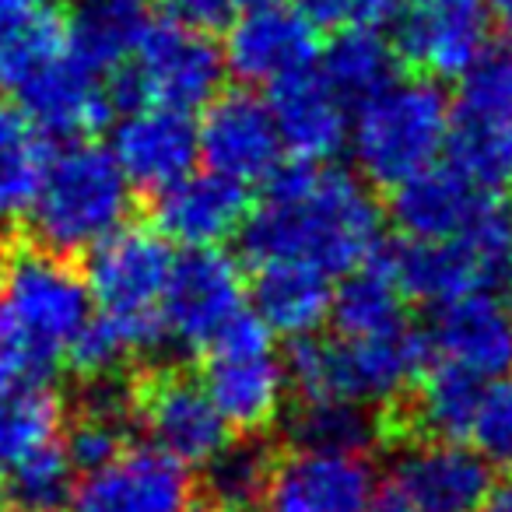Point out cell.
Here are the masks:
<instances>
[{
	"instance_id": "1",
	"label": "cell",
	"mask_w": 512,
	"mask_h": 512,
	"mask_svg": "<svg viewBox=\"0 0 512 512\" xmlns=\"http://www.w3.org/2000/svg\"><path fill=\"white\" fill-rule=\"evenodd\" d=\"M383 211L369 186L327 162L281 165L242 228V253L253 267L309 264L351 274L379 253Z\"/></svg>"
},
{
	"instance_id": "2",
	"label": "cell",
	"mask_w": 512,
	"mask_h": 512,
	"mask_svg": "<svg viewBox=\"0 0 512 512\" xmlns=\"http://www.w3.org/2000/svg\"><path fill=\"white\" fill-rule=\"evenodd\" d=\"M288 379L299 400H355V404L386 407L414 393L418 379L432 365L425 330L400 323L369 337H302L285 355Z\"/></svg>"
},
{
	"instance_id": "3",
	"label": "cell",
	"mask_w": 512,
	"mask_h": 512,
	"mask_svg": "<svg viewBox=\"0 0 512 512\" xmlns=\"http://www.w3.org/2000/svg\"><path fill=\"white\" fill-rule=\"evenodd\" d=\"M92 288L64 256L43 246H15L0 260V334L15 344L25 369L43 376L92 323Z\"/></svg>"
},
{
	"instance_id": "4",
	"label": "cell",
	"mask_w": 512,
	"mask_h": 512,
	"mask_svg": "<svg viewBox=\"0 0 512 512\" xmlns=\"http://www.w3.org/2000/svg\"><path fill=\"white\" fill-rule=\"evenodd\" d=\"M134 183L113 151L74 141L53 155L36 204L29 211L36 246L57 256L92 253L95 246L127 228Z\"/></svg>"
},
{
	"instance_id": "5",
	"label": "cell",
	"mask_w": 512,
	"mask_h": 512,
	"mask_svg": "<svg viewBox=\"0 0 512 512\" xmlns=\"http://www.w3.org/2000/svg\"><path fill=\"white\" fill-rule=\"evenodd\" d=\"M449 127L453 102L435 78H397L351 113L348 148L358 176L372 186L397 190L439 162L449 144Z\"/></svg>"
},
{
	"instance_id": "6",
	"label": "cell",
	"mask_w": 512,
	"mask_h": 512,
	"mask_svg": "<svg viewBox=\"0 0 512 512\" xmlns=\"http://www.w3.org/2000/svg\"><path fill=\"white\" fill-rule=\"evenodd\" d=\"M176 253L162 232L148 228H120L102 246L88 253V288L99 306V316L109 320L134 355L155 351L169 341L165 299H169Z\"/></svg>"
},
{
	"instance_id": "7",
	"label": "cell",
	"mask_w": 512,
	"mask_h": 512,
	"mask_svg": "<svg viewBox=\"0 0 512 512\" xmlns=\"http://www.w3.org/2000/svg\"><path fill=\"white\" fill-rule=\"evenodd\" d=\"M225 50L211 43L207 29L186 25L183 18L148 22L134 57L109 74L116 109L169 106L183 113L207 109L225 85Z\"/></svg>"
},
{
	"instance_id": "8",
	"label": "cell",
	"mask_w": 512,
	"mask_h": 512,
	"mask_svg": "<svg viewBox=\"0 0 512 512\" xmlns=\"http://www.w3.org/2000/svg\"><path fill=\"white\" fill-rule=\"evenodd\" d=\"M446 155L488 193L512 186V36L495 39L460 78Z\"/></svg>"
},
{
	"instance_id": "9",
	"label": "cell",
	"mask_w": 512,
	"mask_h": 512,
	"mask_svg": "<svg viewBox=\"0 0 512 512\" xmlns=\"http://www.w3.org/2000/svg\"><path fill=\"white\" fill-rule=\"evenodd\" d=\"M271 337V327L246 309L207 351L204 386L232 432H267L285 414L292 379Z\"/></svg>"
},
{
	"instance_id": "10",
	"label": "cell",
	"mask_w": 512,
	"mask_h": 512,
	"mask_svg": "<svg viewBox=\"0 0 512 512\" xmlns=\"http://www.w3.org/2000/svg\"><path fill=\"white\" fill-rule=\"evenodd\" d=\"M404 295L425 306H446L474 292H488L512 278V225L505 211H488L470 232L442 242H414L390 249Z\"/></svg>"
},
{
	"instance_id": "11",
	"label": "cell",
	"mask_w": 512,
	"mask_h": 512,
	"mask_svg": "<svg viewBox=\"0 0 512 512\" xmlns=\"http://www.w3.org/2000/svg\"><path fill=\"white\" fill-rule=\"evenodd\" d=\"M71 512H200L193 467L158 446H127L74 488Z\"/></svg>"
},
{
	"instance_id": "12",
	"label": "cell",
	"mask_w": 512,
	"mask_h": 512,
	"mask_svg": "<svg viewBox=\"0 0 512 512\" xmlns=\"http://www.w3.org/2000/svg\"><path fill=\"white\" fill-rule=\"evenodd\" d=\"M134 418L148 432L151 446L190 467H207L232 442V425L221 418L204 379L179 369L151 372L141 386H134Z\"/></svg>"
},
{
	"instance_id": "13",
	"label": "cell",
	"mask_w": 512,
	"mask_h": 512,
	"mask_svg": "<svg viewBox=\"0 0 512 512\" xmlns=\"http://www.w3.org/2000/svg\"><path fill=\"white\" fill-rule=\"evenodd\" d=\"M393 46L421 78H463L491 46L488 0H404Z\"/></svg>"
},
{
	"instance_id": "14",
	"label": "cell",
	"mask_w": 512,
	"mask_h": 512,
	"mask_svg": "<svg viewBox=\"0 0 512 512\" xmlns=\"http://www.w3.org/2000/svg\"><path fill=\"white\" fill-rule=\"evenodd\" d=\"M200 158L207 172L232 179L239 186H267L285 165V141L271 102L253 92H221L204 109Z\"/></svg>"
},
{
	"instance_id": "15",
	"label": "cell",
	"mask_w": 512,
	"mask_h": 512,
	"mask_svg": "<svg viewBox=\"0 0 512 512\" xmlns=\"http://www.w3.org/2000/svg\"><path fill=\"white\" fill-rule=\"evenodd\" d=\"M379 502V470L365 453L292 446L274 460L260 512H369Z\"/></svg>"
},
{
	"instance_id": "16",
	"label": "cell",
	"mask_w": 512,
	"mask_h": 512,
	"mask_svg": "<svg viewBox=\"0 0 512 512\" xmlns=\"http://www.w3.org/2000/svg\"><path fill=\"white\" fill-rule=\"evenodd\" d=\"M246 309V281L232 256L221 249H186L183 256H176L165 299L172 341L207 355Z\"/></svg>"
},
{
	"instance_id": "17",
	"label": "cell",
	"mask_w": 512,
	"mask_h": 512,
	"mask_svg": "<svg viewBox=\"0 0 512 512\" xmlns=\"http://www.w3.org/2000/svg\"><path fill=\"white\" fill-rule=\"evenodd\" d=\"M225 64L246 85H281L302 71H313L320 60V36L302 8L253 4L246 8L225 36Z\"/></svg>"
},
{
	"instance_id": "18",
	"label": "cell",
	"mask_w": 512,
	"mask_h": 512,
	"mask_svg": "<svg viewBox=\"0 0 512 512\" xmlns=\"http://www.w3.org/2000/svg\"><path fill=\"white\" fill-rule=\"evenodd\" d=\"M491 488L488 456L449 439H418L400 449L390 477V491L411 512H481Z\"/></svg>"
},
{
	"instance_id": "19",
	"label": "cell",
	"mask_w": 512,
	"mask_h": 512,
	"mask_svg": "<svg viewBox=\"0 0 512 512\" xmlns=\"http://www.w3.org/2000/svg\"><path fill=\"white\" fill-rule=\"evenodd\" d=\"M22 99V113L43 130L46 137H88L106 127L116 113L109 74L88 67L71 50L57 60L36 67L22 81L11 85Z\"/></svg>"
},
{
	"instance_id": "20",
	"label": "cell",
	"mask_w": 512,
	"mask_h": 512,
	"mask_svg": "<svg viewBox=\"0 0 512 512\" xmlns=\"http://www.w3.org/2000/svg\"><path fill=\"white\" fill-rule=\"evenodd\" d=\"M134 190L165 193L193 176L200 158V127L190 113L169 106L127 109L109 148Z\"/></svg>"
},
{
	"instance_id": "21",
	"label": "cell",
	"mask_w": 512,
	"mask_h": 512,
	"mask_svg": "<svg viewBox=\"0 0 512 512\" xmlns=\"http://www.w3.org/2000/svg\"><path fill=\"white\" fill-rule=\"evenodd\" d=\"M432 362L491 379L512 372V313L488 292H474L432 309L425 327Z\"/></svg>"
},
{
	"instance_id": "22",
	"label": "cell",
	"mask_w": 512,
	"mask_h": 512,
	"mask_svg": "<svg viewBox=\"0 0 512 512\" xmlns=\"http://www.w3.org/2000/svg\"><path fill=\"white\" fill-rule=\"evenodd\" d=\"M488 211H495L491 193L463 176L456 165H432L390 197V218L404 239L442 242L470 232Z\"/></svg>"
},
{
	"instance_id": "23",
	"label": "cell",
	"mask_w": 512,
	"mask_h": 512,
	"mask_svg": "<svg viewBox=\"0 0 512 512\" xmlns=\"http://www.w3.org/2000/svg\"><path fill=\"white\" fill-rule=\"evenodd\" d=\"M246 186L218 176V172H193L183 183L158 193L155 221L169 242L186 249H218L221 242L242 235L249 221Z\"/></svg>"
},
{
	"instance_id": "24",
	"label": "cell",
	"mask_w": 512,
	"mask_h": 512,
	"mask_svg": "<svg viewBox=\"0 0 512 512\" xmlns=\"http://www.w3.org/2000/svg\"><path fill=\"white\" fill-rule=\"evenodd\" d=\"M271 113L278 120L285 151L295 162H330L351 137V106L323 81V74L302 71L271 88Z\"/></svg>"
},
{
	"instance_id": "25",
	"label": "cell",
	"mask_w": 512,
	"mask_h": 512,
	"mask_svg": "<svg viewBox=\"0 0 512 512\" xmlns=\"http://www.w3.org/2000/svg\"><path fill=\"white\" fill-rule=\"evenodd\" d=\"M334 274L309 264H264L253 278V313L271 327V334L316 337V330L334 316Z\"/></svg>"
},
{
	"instance_id": "26",
	"label": "cell",
	"mask_w": 512,
	"mask_h": 512,
	"mask_svg": "<svg viewBox=\"0 0 512 512\" xmlns=\"http://www.w3.org/2000/svg\"><path fill=\"white\" fill-rule=\"evenodd\" d=\"M148 22V0H71V53L95 71L116 74L134 57Z\"/></svg>"
},
{
	"instance_id": "27",
	"label": "cell",
	"mask_w": 512,
	"mask_h": 512,
	"mask_svg": "<svg viewBox=\"0 0 512 512\" xmlns=\"http://www.w3.org/2000/svg\"><path fill=\"white\" fill-rule=\"evenodd\" d=\"M407 295L397 278L390 253L379 249L372 260L355 267L341 278V288L334 295V327L341 337H369L393 330L407 320Z\"/></svg>"
},
{
	"instance_id": "28",
	"label": "cell",
	"mask_w": 512,
	"mask_h": 512,
	"mask_svg": "<svg viewBox=\"0 0 512 512\" xmlns=\"http://www.w3.org/2000/svg\"><path fill=\"white\" fill-rule=\"evenodd\" d=\"M484 379L470 376L453 365L432 362L425 376L418 379L407 407V425L418 439H449L463 442L470 439V428L477 418V404H481Z\"/></svg>"
},
{
	"instance_id": "29",
	"label": "cell",
	"mask_w": 512,
	"mask_h": 512,
	"mask_svg": "<svg viewBox=\"0 0 512 512\" xmlns=\"http://www.w3.org/2000/svg\"><path fill=\"white\" fill-rule=\"evenodd\" d=\"M397 60V46L386 43L379 29H341L323 46L316 71L348 106H362L400 78Z\"/></svg>"
},
{
	"instance_id": "30",
	"label": "cell",
	"mask_w": 512,
	"mask_h": 512,
	"mask_svg": "<svg viewBox=\"0 0 512 512\" xmlns=\"http://www.w3.org/2000/svg\"><path fill=\"white\" fill-rule=\"evenodd\" d=\"M50 162V137L22 109L0 106V221L32 211Z\"/></svg>"
},
{
	"instance_id": "31",
	"label": "cell",
	"mask_w": 512,
	"mask_h": 512,
	"mask_svg": "<svg viewBox=\"0 0 512 512\" xmlns=\"http://www.w3.org/2000/svg\"><path fill=\"white\" fill-rule=\"evenodd\" d=\"M386 418L376 407L355 400H306L288 421V439L299 449H330V453H365L386 435Z\"/></svg>"
},
{
	"instance_id": "32",
	"label": "cell",
	"mask_w": 512,
	"mask_h": 512,
	"mask_svg": "<svg viewBox=\"0 0 512 512\" xmlns=\"http://www.w3.org/2000/svg\"><path fill=\"white\" fill-rule=\"evenodd\" d=\"M60 425H64V404L39 379L0 393V477L18 467L25 456L50 446Z\"/></svg>"
},
{
	"instance_id": "33",
	"label": "cell",
	"mask_w": 512,
	"mask_h": 512,
	"mask_svg": "<svg viewBox=\"0 0 512 512\" xmlns=\"http://www.w3.org/2000/svg\"><path fill=\"white\" fill-rule=\"evenodd\" d=\"M274 456L260 442H228L204 467V495L218 512H256L271 484Z\"/></svg>"
},
{
	"instance_id": "34",
	"label": "cell",
	"mask_w": 512,
	"mask_h": 512,
	"mask_svg": "<svg viewBox=\"0 0 512 512\" xmlns=\"http://www.w3.org/2000/svg\"><path fill=\"white\" fill-rule=\"evenodd\" d=\"M74 470L67 449L50 442L4 474V498L15 512H67L78 488Z\"/></svg>"
},
{
	"instance_id": "35",
	"label": "cell",
	"mask_w": 512,
	"mask_h": 512,
	"mask_svg": "<svg viewBox=\"0 0 512 512\" xmlns=\"http://www.w3.org/2000/svg\"><path fill=\"white\" fill-rule=\"evenodd\" d=\"M470 442L477 453H484L491 463L512 460V372L498 376L484 386L477 418L470 428Z\"/></svg>"
},
{
	"instance_id": "36",
	"label": "cell",
	"mask_w": 512,
	"mask_h": 512,
	"mask_svg": "<svg viewBox=\"0 0 512 512\" xmlns=\"http://www.w3.org/2000/svg\"><path fill=\"white\" fill-rule=\"evenodd\" d=\"M130 355H134V351H130V344L120 337V330L109 320H102V316H92V323L81 330V337L71 344V351H67V365H71L81 379L99 383V379H113Z\"/></svg>"
},
{
	"instance_id": "37",
	"label": "cell",
	"mask_w": 512,
	"mask_h": 512,
	"mask_svg": "<svg viewBox=\"0 0 512 512\" xmlns=\"http://www.w3.org/2000/svg\"><path fill=\"white\" fill-rule=\"evenodd\" d=\"M316 29H383L404 11V0H299Z\"/></svg>"
},
{
	"instance_id": "38",
	"label": "cell",
	"mask_w": 512,
	"mask_h": 512,
	"mask_svg": "<svg viewBox=\"0 0 512 512\" xmlns=\"http://www.w3.org/2000/svg\"><path fill=\"white\" fill-rule=\"evenodd\" d=\"M169 8L186 25L218 29V25H232L249 8V0H169Z\"/></svg>"
},
{
	"instance_id": "39",
	"label": "cell",
	"mask_w": 512,
	"mask_h": 512,
	"mask_svg": "<svg viewBox=\"0 0 512 512\" xmlns=\"http://www.w3.org/2000/svg\"><path fill=\"white\" fill-rule=\"evenodd\" d=\"M53 8V0H0V39Z\"/></svg>"
},
{
	"instance_id": "40",
	"label": "cell",
	"mask_w": 512,
	"mask_h": 512,
	"mask_svg": "<svg viewBox=\"0 0 512 512\" xmlns=\"http://www.w3.org/2000/svg\"><path fill=\"white\" fill-rule=\"evenodd\" d=\"M25 372H29V369H25V362H22V355L15 351V344L0 334V393L15 390V386L22 383Z\"/></svg>"
},
{
	"instance_id": "41",
	"label": "cell",
	"mask_w": 512,
	"mask_h": 512,
	"mask_svg": "<svg viewBox=\"0 0 512 512\" xmlns=\"http://www.w3.org/2000/svg\"><path fill=\"white\" fill-rule=\"evenodd\" d=\"M481 512H512V477L491 488V495H488V502H484Z\"/></svg>"
},
{
	"instance_id": "42",
	"label": "cell",
	"mask_w": 512,
	"mask_h": 512,
	"mask_svg": "<svg viewBox=\"0 0 512 512\" xmlns=\"http://www.w3.org/2000/svg\"><path fill=\"white\" fill-rule=\"evenodd\" d=\"M488 11H491V18H498V22L505 25V29H512V0H488Z\"/></svg>"
},
{
	"instance_id": "43",
	"label": "cell",
	"mask_w": 512,
	"mask_h": 512,
	"mask_svg": "<svg viewBox=\"0 0 512 512\" xmlns=\"http://www.w3.org/2000/svg\"><path fill=\"white\" fill-rule=\"evenodd\" d=\"M369 512H411V509H407V505L400 502V498H397V495H393V491H390V495H386V498H379V502L372 505Z\"/></svg>"
},
{
	"instance_id": "44",
	"label": "cell",
	"mask_w": 512,
	"mask_h": 512,
	"mask_svg": "<svg viewBox=\"0 0 512 512\" xmlns=\"http://www.w3.org/2000/svg\"><path fill=\"white\" fill-rule=\"evenodd\" d=\"M505 218H509V225H512V186H509V200H505Z\"/></svg>"
},
{
	"instance_id": "45",
	"label": "cell",
	"mask_w": 512,
	"mask_h": 512,
	"mask_svg": "<svg viewBox=\"0 0 512 512\" xmlns=\"http://www.w3.org/2000/svg\"><path fill=\"white\" fill-rule=\"evenodd\" d=\"M0 512H15V509L8 505V498H0Z\"/></svg>"
},
{
	"instance_id": "46",
	"label": "cell",
	"mask_w": 512,
	"mask_h": 512,
	"mask_svg": "<svg viewBox=\"0 0 512 512\" xmlns=\"http://www.w3.org/2000/svg\"><path fill=\"white\" fill-rule=\"evenodd\" d=\"M505 306H509V313H512V278H509V299H505Z\"/></svg>"
},
{
	"instance_id": "47",
	"label": "cell",
	"mask_w": 512,
	"mask_h": 512,
	"mask_svg": "<svg viewBox=\"0 0 512 512\" xmlns=\"http://www.w3.org/2000/svg\"><path fill=\"white\" fill-rule=\"evenodd\" d=\"M253 4H278V0H249V8H253Z\"/></svg>"
},
{
	"instance_id": "48",
	"label": "cell",
	"mask_w": 512,
	"mask_h": 512,
	"mask_svg": "<svg viewBox=\"0 0 512 512\" xmlns=\"http://www.w3.org/2000/svg\"><path fill=\"white\" fill-rule=\"evenodd\" d=\"M0 81H4V74H0Z\"/></svg>"
}]
</instances>
